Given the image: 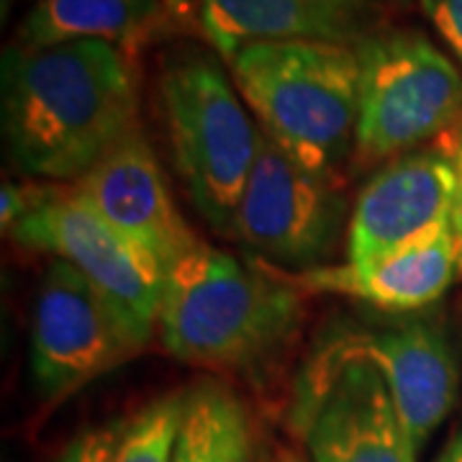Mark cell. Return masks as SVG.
<instances>
[{"instance_id":"13","label":"cell","mask_w":462,"mask_h":462,"mask_svg":"<svg viewBox=\"0 0 462 462\" xmlns=\"http://www.w3.org/2000/svg\"><path fill=\"white\" fill-rule=\"evenodd\" d=\"M383 0H199L196 26L229 62L257 42H334L357 47L388 26Z\"/></svg>"},{"instance_id":"17","label":"cell","mask_w":462,"mask_h":462,"mask_svg":"<svg viewBox=\"0 0 462 462\" xmlns=\"http://www.w3.org/2000/svg\"><path fill=\"white\" fill-rule=\"evenodd\" d=\"M185 403L188 393L180 391L152 401L129 421L114 462H172Z\"/></svg>"},{"instance_id":"12","label":"cell","mask_w":462,"mask_h":462,"mask_svg":"<svg viewBox=\"0 0 462 462\" xmlns=\"http://www.w3.org/2000/svg\"><path fill=\"white\" fill-rule=\"evenodd\" d=\"M75 190L111 226L157 257L165 273L200 242L178 211L165 172L139 126L80 178Z\"/></svg>"},{"instance_id":"4","label":"cell","mask_w":462,"mask_h":462,"mask_svg":"<svg viewBox=\"0 0 462 462\" xmlns=\"http://www.w3.org/2000/svg\"><path fill=\"white\" fill-rule=\"evenodd\" d=\"M160 98L180 180L206 224L234 236L236 208L260 154L263 129L249 118L224 67L196 50L170 54Z\"/></svg>"},{"instance_id":"14","label":"cell","mask_w":462,"mask_h":462,"mask_svg":"<svg viewBox=\"0 0 462 462\" xmlns=\"http://www.w3.org/2000/svg\"><path fill=\"white\" fill-rule=\"evenodd\" d=\"M281 275L300 291L355 298L391 314H411L445 296L460 273L455 236L445 224L378 260H345L303 273L281 270Z\"/></svg>"},{"instance_id":"23","label":"cell","mask_w":462,"mask_h":462,"mask_svg":"<svg viewBox=\"0 0 462 462\" xmlns=\"http://www.w3.org/2000/svg\"><path fill=\"white\" fill-rule=\"evenodd\" d=\"M437 462H462V424L455 431V437L449 439V445L445 447L442 457Z\"/></svg>"},{"instance_id":"8","label":"cell","mask_w":462,"mask_h":462,"mask_svg":"<svg viewBox=\"0 0 462 462\" xmlns=\"http://www.w3.org/2000/svg\"><path fill=\"white\" fill-rule=\"evenodd\" d=\"M349 208L342 185L296 162L263 134L234 218V236L267 264L303 273L331 264L346 236Z\"/></svg>"},{"instance_id":"7","label":"cell","mask_w":462,"mask_h":462,"mask_svg":"<svg viewBox=\"0 0 462 462\" xmlns=\"http://www.w3.org/2000/svg\"><path fill=\"white\" fill-rule=\"evenodd\" d=\"M8 234L21 247L72 264L147 346L160 321L165 267L111 226L78 190L42 188L32 211Z\"/></svg>"},{"instance_id":"20","label":"cell","mask_w":462,"mask_h":462,"mask_svg":"<svg viewBox=\"0 0 462 462\" xmlns=\"http://www.w3.org/2000/svg\"><path fill=\"white\" fill-rule=\"evenodd\" d=\"M42 188H23L16 182H5L3 185V203H0V224L3 229L11 231L23 216L33 208V203L39 200Z\"/></svg>"},{"instance_id":"18","label":"cell","mask_w":462,"mask_h":462,"mask_svg":"<svg viewBox=\"0 0 462 462\" xmlns=\"http://www.w3.org/2000/svg\"><path fill=\"white\" fill-rule=\"evenodd\" d=\"M126 427H129L126 419H116L108 424L85 430L72 442H67L50 462H114Z\"/></svg>"},{"instance_id":"5","label":"cell","mask_w":462,"mask_h":462,"mask_svg":"<svg viewBox=\"0 0 462 462\" xmlns=\"http://www.w3.org/2000/svg\"><path fill=\"white\" fill-rule=\"evenodd\" d=\"M360 114L355 162L396 160L462 116V72L416 29H380L357 47Z\"/></svg>"},{"instance_id":"21","label":"cell","mask_w":462,"mask_h":462,"mask_svg":"<svg viewBox=\"0 0 462 462\" xmlns=\"http://www.w3.org/2000/svg\"><path fill=\"white\" fill-rule=\"evenodd\" d=\"M452 162H455V172H457V188H455V203H452V214H449V229H452L455 247H457V273L462 275V139Z\"/></svg>"},{"instance_id":"25","label":"cell","mask_w":462,"mask_h":462,"mask_svg":"<svg viewBox=\"0 0 462 462\" xmlns=\"http://www.w3.org/2000/svg\"><path fill=\"white\" fill-rule=\"evenodd\" d=\"M383 3H396V5H406L409 0H383Z\"/></svg>"},{"instance_id":"22","label":"cell","mask_w":462,"mask_h":462,"mask_svg":"<svg viewBox=\"0 0 462 462\" xmlns=\"http://www.w3.org/2000/svg\"><path fill=\"white\" fill-rule=\"evenodd\" d=\"M167 8H170V14L172 18H190V21H196V3L199 0H165Z\"/></svg>"},{"instance_id":"26","label":"cell","mask_w":462,"mask_h":462,"mask_svg":"<svg viewBox=\"0 0 462 462\" xmlns=\"http://www.w3.org/2000/svg\"><path fill=\"white\" fill-rule=\"evenodd\" d=\"M249 462H254V457H252V460H249Z\"/></svg>"},{"instance_id":"10","label":"cell","mask_w":462,"mask_h":462,"mask_svg":"<svg viewBox=\"0 0 462 462\" xmlns=\"http://www.w3.org/2000/svg\"><path fill=\"white\" fill-rule=\"evenodd\" d=\"M329 339L378 367L406 430L421 449L452 411L460 391L457 349L442 321L421 314L401 316L375 329H337Z\"/></svg>"},{"instance_id":"1","label":"cell","mask_w":462,"mask_h":462,"mask_svg":"<svg viewBox=\"0 0 462 462\" xmlns=\"http://www.w3.org/2000/svg\"><path fill=\"white\" fill-rule=\"evenodd\" d=\"M136 114L132 57L108 42H14L3 54V139L23 175L80 180L139 126Z\"/></svg>"},{"instance_id":"3","label":"cell","mask_w":462,"mask_h":462,"mask_svg":"<svg viewBox=\"0 0 462 462\" xmlns=\"http://www.w3.org/2000/svg\"><path fill=\"white\" fill-rule=\"evenodd\" d=\"M231 78L263 134L303 167L337 178L355 152L360 62L334 42H257L229 60Z\"/></svg>"},{"instance_id":"24","label":"cell","mask_w":462,"mask_h":462,"mask_svg":"<svg viewBox=\"0 0 462 462\" xmlns=\"http://www.w3.org/2000/svg\"><path fill=\"white\" fill-rule=\"evenodd\" d=\"M270 462H298V457L291 452V449H285V447H278L273 455H270Z\"/></svg>"},{"instance_id":"16","label":"cell","mask_w":462,"mask_h":462,"mask_svg":"<svg viewBox=\"0 0 462 462\" xmlns=\"http://www.w3.org/2000/svg\"><path fill=\"white\" fill-rule=\"evenodd\" d=\"M254 457L245 403L218 383H200L182 413L172 462H249Z\"/></svg>"},{"instance_id":"6","label":"cell","mask_w":462,"mask_h":462,"mask_svg":"<svg viewBox=\"0 0 462 462\" xmlns=\"http://www.w3.org/2000/svg\"><path fill=\"white\" fill-rule=\"evenodd\" d=\"M288 424L311 462H416L419 455L378 367L329 337L298 375Z\"/></svg>"},{"instance_id":"19","label":"cell","mask_w":462,"mask_h":462,"mask_svg":"<svg viewBox=\"0 0 462 462\" xmlns=\"http://www.w3.org/2000/svg\"><path fill=\"white\" fill-rule=\"evenodd\" d=\"M419 5L462 65V0H419Z\"/></svg>"},{"instance_id":"9","label":"cell","mask_w":462,"mask_h":462,"mask_svg":"<svg viewBox=\"0 0 462 462\" xmlns=\"http://www.w3.org/2000/svg\"><path fill=\"white\" fill-rule=\"evenodd\" d=\"M144 345L72 264L51 260L33 298L29 378L36 396L60 401L134 357Z\"/></svg>"},{"instance_id":"2","label":"cell","mask_w":462,"mask_h":462,"mask_svg":"<svg viewBox=\"0 0 462 462\" xmlns=\"http://www.w3.org/2000/svg\"><path fill=\"white\" fill-rule=\"evenodd\" d=\"M278 267L199 242L165 273L160 339L185 365L260 373L300 324V298Z\"/></svg>"},{"instance_id":"11","label":"cell","mask_w":462,"mask_h":462,"mask_svg":"<svg viewBox=\"0 0 462 462\" xmlns=\"http://www.w3.org/2000/svg\"><path fill=\"white\" fill-rule=\"evenodd\" d=\"M457 172L442 152H409L365 182L346 226V263L391 254L449 224Z\"/></svg>"},{"instance_id":"15","label":"cell","mask_w":462,"mask_h":462,"mask_svg":"<svg viewBox=\"0 0 462 462\" xmlns=\"http://www.w3.org/2000/svg\"><path fill=\"white\" fill-rule=\"evenodd\" d=\"M172 21L165 0H36L16 32V44L108 42L129 57Z\"/></svg>"}]
</instances>
